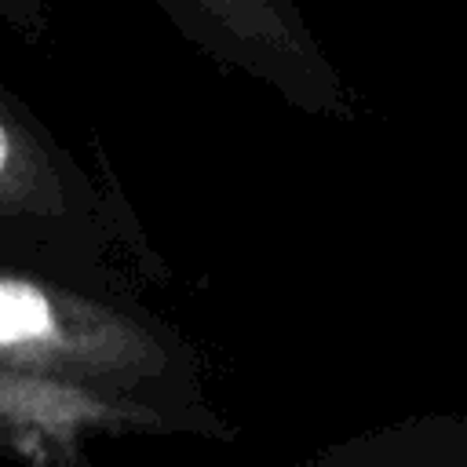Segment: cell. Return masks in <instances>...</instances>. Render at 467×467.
I'll use <instances>...</instances> for the list:
<instances>
[{"label": "cell", "mask_w": 467, "mask_h": 467, "mask_svg": "<svg viewBox=\"0 0 467 467\" xmlns=\"http://www.w3.org/2000/svg\"><path fill=\"white\" fill-rule=\"evenodd\" d=\"M0 244L69 270L135 285L146 248L120 193L0 84Z\"/></svg>", "instance_id": "7a4b0ae2"}, {"label": "cell", "mask_w": 467, "mask_h": 467, "mask_svg": "<svg viewBox=\"0 0 467 467\" xmlns=\"http://www.w3.org/2000/svg\"><path fill=\"white\" fill-rule=\"evenodd\" d=\"M175 434L135 401L0 368V456L18 463H77L99 438Z\"/></svg>", "instance_id": "277c9868"}, {"label": "cell", "mask_w": 467, "mask_h": 467, "mask_svg": "<svg viewBox=\"0 0 467 467\" xmlns=\"http://www.w3.org/2000/svg\"><path fill=\"white\" fill-rule=\"evenodd\" d=\"M0 368L146 405L175 434H230L197 347L120 277L0 252Z\"/></svg>", "instance_id": "6da1fadb"}, {"label": "cell", "mask_w": 467, "mask_h": 467, "mask_svg": "<svg viewBox=\"0 0 467 467\" xmlns=\"http://www.w3.org/2000/svg\"><path fill=\"white\" fill-rule=\"evenodd\" d=\"M204 58L263 84L306 117L354 120L358 99L296 0H153Z\"/></svg>", "instance_id": "3957f363"}, {"label": "cell", "mask_w": 467, "mask_h": 467, "mask_svg": "<svg viewBox=\"0 0 467 467\" xmlns=\"http://www.w3.org/2000/svg\"><path fill=\"white\" fill-rule=\"evenodd\" d=\"M317 460H343V463H452L467 467V420H412L390 427L383 434L354 438L343 449L321 452Z\"/></svg>", "instance_id": "5b68a950"}, {"label": "cell", "mask_w": 467, "mask_h": 467, "mask_svg": "<svg viewBox=\"0 0 467 467\" xmlns=\"http://www.w3.org/2000/svg\"><path fill=\"white\" fill-rule=\"evenodd\" d=\"M0 26L26 44H44L51 33L47 0H0Z\"/></svg>", "instance_id": "8992f818"}]
</instances>
